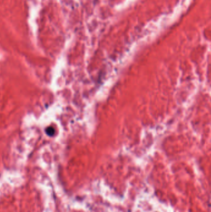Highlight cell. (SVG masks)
Segmentation results:
<instances>
[{
  "mask_svg": "<svg viewBox=\"0 0 211 212\" xmlns=\"http://www.w3.org/2000/svg\"><path fill=\"white\" fill-rule=\"evenodd\" d=\"M46 132H47V133L50 136H52L55 133V130L52 127H48L47 130H46Z\"/></svg>",
  "mask_w": 211,
  "mask_h": 212,
  "instance_id": "1",
  "label": "cell"
}]
</instances>
